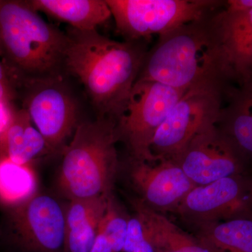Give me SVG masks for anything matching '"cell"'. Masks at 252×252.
Here are the masks:
<instances>
[{"mask_svg": "<svg viewBox=\"0 0 252 252\" xmlns=\"http://www.w3.org/2000/svg\"><path fill=\"white\" fill-rule=\"evenodd\" d=\"M63 67L80 81L98 118L117 122L125 109L147 53L135 41H118L97 30L70 28Z\"/></svg>", "mask_w": 252, "mask_h": 252, "instance_id": "6da1fadb", "label": "cell"}, {"mask_svg": "<svg viewBox=\"0 0 252 252\" xmlns=\"http://www.w3.org/2000/svg\"><path fill=\"white\" fill-rule=\"evenodd\" d=\"M215 13L159 36L146 54L137 80L158 81L185 91L207 86L225 89L233 79L214 23Z\"/></svg>", "mask_w": 252, "mask_h": 252, "instance_id": "7a4b0ae2", "label": "cell"}, {"mask_svg": "<svg viewBox=\"0 0 252 252\" xmlns=\"http://www.w3.org/2000/svg\"><path fill=\"white\" fill-rule=\"evenodd\" d=\"M67 44L28 1H0V52L20 81L59 74Z\"/></svg>", "mask_w": 252, "mask_h": 252, "instance_id": "3957f363", "label": "cell"}, {"mask_svg": "<svg viewBox=\"0 0 252 252\" xmlns=\"http://www.w3.org/2000/svg\"><path fill=\"white\" fill-rule=\"evenodd\" d=\"M116 122L79 124L63 150L59 186L69 200L112 195L118 168Z\"/></svg>", "mask_w": 252, "mask_h": 252, "instance_id": "277c9868", "label": "cell"}, {"mask_svg": "<svg viewBox=\"0 0 252 252\" xmlns=\"http://www.w3.org/2000/svg\"><path fill=\"white\" fill-rule=\"evenodd\" d=\"M118 32L126 41L164 35L216 12L214 0H106Z\"/></svg>", "mask_w": 252, "mask_h": 252, "instance_id": "5b68a950", "label": "cell"}, {"mask_svg": "<svg viewBox=\"0 0 252 252\" xmlns=\"http://www.w3.org/2000/svg\"><path fill=\"white\" fill-rule=\"evenodd\" d=\"M186 91L150 80H137L125 109L116 122L134 160L154 158L150 148L156 132Z\"/></svg>", "mask_w": 252, "mask_h": 252, "instance_id": "8992f818", "label": "cell"}, {"mask_svg": "<svg viewBox=\"0 0 252 252\" xmlns=\"http://www.w3.org/2000/svg\"><path fill=\"white\" fill-rule=\"evenodd\" d=\"M23 109L45 139L51 154L67 145L78 125V106L60 74L21 81Z\"/></svg>", "mask_w": 252, "mask_h": 252, "instance_id": "52a82bcc", "label": "cell"}, {"mask_svg": "<svg viewBox=\"0 0 252 252\" xmlns=\"http://www.w3.org/2000/svg\"><path fill=\"white\" fill-rule=\"evenodd\" d=\"M3 235L20 252H65V209L51 195L36 192L6 210Z\"/></svg>", "mask_w": 252, "mask_h": 252, "instance_id": "ba28073f", "label": "cell"}, {"mask_svg": "<svg viewBox=\"0 0 252 252\" xmlns=\"http://www.w3.org/2000/svg\"><path fill=\"white\" fill-rule=\"evenodd\" d=\"M224 89L207 86L186 91L156 132L152 156L175 160L199 132L217 124Z\"/></svg>", "mask_w": 252, "mask_h": 252, "instance_id": "9c48e42d", "label": "cell"}, {"mask_svg": "<svg viewBox=\"0 0 252 252\" xmlns=\"http://www.w3.org/2000/svg\"><path fill=\"white\" fill-rule=\"evenodd\" d=\"M243 154L217 124L205 127L189 142L175 160L196 186L240 175Z\"/></svg>", "mask_w": 252, "mask_h": 252, "instance_id": "30bf717a", "label": "cell"}, {"mask_svg": "<svg viewBox=\"0 0 252 252\" xmlns=\"http://www.w3.org/2000/svg\"><path fill=\"white\" fill-rule=\"evenodd\" d=\"M252 204V183L240 175L225 177L206 185L196 186L176 211L200 223L245 217Z\"/></svg>", "mask_w": 252, "mask_h": 252, "instance_id": "8fae6325", "label": "cell"}, {"mask_svg": "<svg viewBox=\"0 0 252 252\" xmlns=\"http://www.w3.org/2000/svg\"><path fill=\"white\" fill-rule=\"evenodd\" d=\"M130 176L144 203L156 210H175L186 195L196 187L178 162L165 158L134 160Z\"/></svg>", "mask_w": 252, "mask_h": 252, "instance_id": "7c38bea8", "label": "cell"}, {"mask_svg": "<svg viewBox=\"0 0 252 252\" xmlns=\"http://www.w3.org/2000/svg\"><path fill=\"white\" fill-rule=\"evenodd\" d=\"M213 20L233 81L239 86L252 81V9H223L213 14Z\"/></svg>", "mask_w": 252, "mask_h": 252, "instance_id": "4fadbf2b", "label": "cell"}, {"mask_svg": "<svg viewBox=\"0 0 252 252\" xmlns=\"http://www.w3.org/2000/svg\"><path fill=\"white\" fill-rule=\"evenodd\" d=\"M109 195L69 200L65 209V252H90Z\"/></svg>", "mask_w": 252, "mask_h": 252, "instance_id": "5bb4252c", "label": "cell"}, {"mask_svg": "<svg viewBox=\"0 0 252 252\" xmlns=\"http://www.w3.org/2000/svg\"><path fill=\"white\" fill-rule=\"evenodd\" d=\"M155 252H217L142 201L134 204Z\"/></svg>", "mask_w": 252, "mask_h": 252, "instance_id": "9a60e30c", "label": "cell"}, {"mask_svg": "<svg viewBox=\"0 0 252 252\" xmlns=\"http://www.w3.org/2000/svg\"><path fill=\"white\" fill-rule=\"evenodd\" d=\"M45 139L27 112L14 110L11 122L0 139V155L19 165H31L38 158L50 154Z\"/></svg>", "mask_w": 252, "mask_h": 252, "instance_id": "2e32d148", "label": "cell"}, {"mask_svg": "<svg viewBox=\"0 0 252 252\" xmlns=\"http://www.w3.org/2000/svg\"><path fill=\"white\" fill-rule=\"evenodd\" d=\"M28 2L37 12L67 23L78 31L97 30L112 17L106 0H31Z\"/></svg>", "mask_w": 252, "mask_h": 252, "instance_id": "e0dca14e", "label": "cell"}, {"mask_svg": "<svg viewBox=\"0 0 252 252\" xmlns=\"http://www.w3.org/2000/svg\"><path fill=\"white\" fill-rule=\"evenodd\" d=\"M217 126L244 157H252V81L228 91Z\"/></svg>", "mask_w": 252, "mask_h": 252, "instance_id": "ac0fdd59", "label": "cell"}, {"mask_svg": "<svg viewBox=\"0 0 252 252\" xmlns=\"http://www.w3.org/2000/svg\"><path fill=\"white\" fill-rule=\"evenodd\" d=\"M197 238L217 252H252V219L201 223Z\"/></svg>", "mask_w": 252, "mask_h": 252, "instance_id": "d6986e66", "label": "cell"}, {"mask_svg": "<svg viewBox=\"0 0 252 252\" xmlns=\"http://www.w3.org/2000/svg\"><path fill=\"white\" fill-rule=\"evenodd\" d=\"M31 165H19L0 155V205L6 210L23 203L37 192Z\"/></svg>", "mask_w": 252, "mask_h": 252, "instance_id": "ffe728a7", "label": "cell"}, {"mask_svg": "<svg viewBox=\"0 0 252 252\" xmlns=\"http://www.w3.org/2000/svg\"><path fill=\"white\" fill-rule=\"evenodd\" d=\"M129 217H126L111 195L98 230L108 238L114 252H123Z\"/></svg>", "mask_w": 252, "mask_h": 252, "instance_id": "44dd1931", "label": "cell"}, {"mask_svg": "<svg viewBox=\"0 0 252 252\" xmlns=\"http://www.w3.org/2000/svg\"><path fill=\"white\" fill-rule=\"evenodd\" d=\"M149 244L152 243L146 234L142 220L135 212L133 216L129 217L127 234L123 252H133L137 249Z\"/></svg>", "mask_w": 252, "mask_h": 252, "instance_id": "7402d4cb", "label": "cell"}, {"mask_svg": "<svg viewBox=\"0 0 252 252\" xmlns=\"http://www.w3.org/2000/svg\"><path fill=\"white\" fill-rule=\"evenodd\" d=\"M20 81L11 70L0 52V102L11 104L16 98Z\"/></svg>", "mask_w": 252, "mask_h": 252, "instance_id": "603a6c76", "label": "cell"}, {"mask_svg": "<svg viewBox=\"0 0 252 252\" xmlns=\"http://www.w3.org/2000/svg\"><path fill=\"white\" fill-rule=\"evenodd\" d=\"M14 110L11 104L0 102V139L9 125Z\"/></svg>", "mask_w": 252, "mask_h": 252, "instance_id": "cb8c5ba5", "label": "cell"}, {"mask_svg": "<svg viewBox=\"0 0 252 252\" xmlns=\"http://www.w3.org/2000/svg\"><path fill=\"white\" fill-rule=\"evenodd\" d=\"M90 252H114L112 244L102 232L97 230V235Z\"/></svg>", "mask_w": 252, "mask_h": 252, "instance_id": "d4e9b609", "label": "cell"}, {"mask_svg": "<svg viewBox=\"0 0 252 252\" xmlns=\"http://www.w3.org/2000/svg\"><path fill=\"white\" fill-rule=\"evenodd\" d=\"M225 4V9L230 12H244L252 9V0H228Z\"/></svg>", "mask_w": 252, "mask_h": 252, "instance_id": "484cf974", "label": "cell"}]
</instances>
